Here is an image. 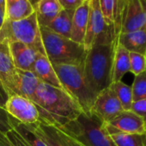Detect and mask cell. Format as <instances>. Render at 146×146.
<instances>
[{"instance_id":"obj_10","label":"cell","mask_w":146,"mask_h":146,"mask_svg":"<svg viewBox=\"0 0 146 146\" xmlns=\"http://www.w3.org/2000/svg\"><path fill=\"white\" fill-rule=\"evenodd\" d=\"M108 30H113L114 28L109 26L102 13L99 0H90V11L86 34L84 40V46L86 51H89L96 40ZM115 32V31H114Z\"/></svg>"},{"instance_id":"obj_18","label":"cell","mask_w":146,"mask_h":146,"mask_svg":"<svg viewBox=\"0 0 146 146\" xmlns=\"http://www.w3.org/2000/svg\"><path fill=\"white\" fill-rule=\"evenodd\" d=\"M40 27H46L64 10L58 0H39L34 6Z\"/></svg>"},{"instance_id":"obj_20","label":"cell","mask_w":146,"mask_h":146,"mask_svg":"<svg viewBox=\"0 0 146 146\" xmlns=\"http://www.w3.org/2000/svg\"><path fill=\"white\" fill-rule=\"evenodd\" d=\"M127 72H130V52L117 42L113 56L112 83L121 81Z\"/></svg>"},{"instance_id":"obj_32","label":"cell","mask_w":146,"mask_h":146,"mask_svg":"<svg viewBox=\"0 0 146 146\" xmlns=\"http://www.w3.org/2000/svg\"><path fill=\"white\" fill-rule=\"evenodd\" d=\"M131 111H132L143 119L146 128V99L133 102Z\"/></svg>"},{"instance_id":"obj_38","label":"cell","mask_w":146,"mask_h":146,"mask_svg":"<svg viewBox=\"0 0 146 146\" xmlns=\"http://www.w3.org/2000/svg\"><path fill=\"white\" fill-rule=\"evenodd\" d=\"M0 146H5V144H3L1 142H0Z\"/></svg>"},{"instance_id":"obj_21","label":"cell","mask_w":146,"mask_h":146,"mask_svg":"<svg viewBox=\"0 0 146 146\" xmlns=\"http://www.w3.org/2000/svg\"><path fill=\"white\" fill-rule=\"evenodd\" d=\"M35 12L29 0H5V19L18 21Z\"/></svg>"},{"instance_id":"obj_37","label":"cell","mask_w":146,"mask_h":146,"mask_svg":"<svg viewBox=\"0 0 146 146\" xmlns=\"http://www.w3.org/2000/svg\"><path fill=\"white\" fill-rule=\"evenodd\" d=\"M38 1H39V0H29V2L31 3V5H32L33 6H35V4H36Z\"/></svg>"},{"instance_id":"obj_12","label":"cell","mask_w":146,"mask_h":146,"mask_svg":"<svg viewBox=\"0 0 146 146\" xmlns=\"http://www.w3.org/2000/svg\"><path fill=\"white\" fill-rule=\"evenodd\" d=\"M40 83V81L32 70L16 69L8 94L21 96L33 101Z\"/></svg>"},{"instance_id":"obj_2","label":"cell","mask_w":146,"mask_h":146,"mask_svg":"<svg viewBox=\"0 0 146 146\" xmlns=\"http://www.w3.org/2000/svg\"><path fill=\"white\" fill-rule=\"evenodd\" d=\"M32 102L39 110V122L57 128L66 125L84 113L78 102L65 90L41 82Z\"/></svg>"},{"instance_id":"obj_27","label":"cell","mask_w":146,"mask_h":146,"mask_svg":"<svg viewBox=\"0 0 146 146\" xmlns=\"http://www.w3.org/2000/svg\"><path fill=\"white\" fill-rule=\"evenodd\" d=\"M131 87L133 102L146 99V70L135 76Z\"/></svg>"},{"instance_id":"obj_35","label":"cell","mask_w":146,"mask_h":146,"mask_svg":"<svg viewBox=\"0 0 146 146\" xmlns=\"http://www.w3.org/2000/svg\"><path fill=\"white\" fill-rule=\"evenodd\" d=\"M5 21V11L0 9V29H1Z\"/></svg>"},{"instance_id":"obj_24","label":"cell","mask_w":146,"mask_h":146,"mask_svg":"<svg viewBox=\"0 0 146 146\" xmlns=\"http://www.w3.org/2000/svg\"><path fill=\"white\" fill-rule=\"evenodd\" d=\"M109 135L116 146H146V134L115 131Z\"/></svg>"},{"instance_id":"obj_16","label":"cell","mask_w":146,"mask_h":146,"mask_svg":"<svg viewBox=\"0 0 146 146\" xmlns=\"http://www.w3.org/2000/svg\"><path fill=\"white\" fill-rule=\"evenodd\" d=\"M100 8L106 23L114 28L116 37L120 33L123 0H99Z\"/></svg>"},{"instance_id":"obj_28","label":"cell","mask_w":146,"mask_h":146,"mask_svg":"<svg viewBox=\"0 0 146 146\" xmlns=\"http://www.w3.org/2000/svg\"><path fill=\"white\" fill-rule=\"evenodd\" d=\"M0 142L5 146H29L15 129L8 131L6 134L0 132Z\"/></svg>"},{"instance_id":"obj_39","label":"cell","mask_w":146,"mask_h":146,"mask_svg":"<svg viewBox=\"0 0 146 146\" xmlns=\"http://www.w3.org/2000/svg\"><path fill=\"white\" fill-rule=\"evenodd\" d=\"M84 1H86V0H84Z\"/></svg>"},{"instance_id":"obj_11","label":"cell","mask_w":146,"mask_h":146,"mask_svg":"<svg viewBox=\"0 0 146 146\" xmlns=\"http://www.w3.org/2000/svg\"><path fill=\"white\" fill-rule=\"evenodd\" d=\"M108 134L115 131L134 134H146L144 122L132 111H123L113 119L104 123Z\"/></svg>"},{"instance_id":"obj_14","label":"cell","mask_w":146,"mask_h":146,"mask_svg":"<svg viewBox=\"0 0 146 146\" xmlns=\"http://www.w3.org/2000/svg\"><path fill=\"white\" fill-rule=\"evenodd\" d=\"M32 71L41 83L58 89H63L52 64L46 55L38 54L34 63Z\"/></svg>"},{"instance_id":"obj_13","label":"cell","mask_w":146,"mask_h":146,"mask_svg":"<svg viewBox=\"0 0 146 146\" xmlns=\"http://www.w3.org/2000/svg\"><path fill=\"white\" fill-rule=\"evenodd\" d=\"M9 48L14 65L17 69L32 70L39 52L29 46L17 41L9 43Z\"/></svg>"},{"instance_id":"obj_8","label":"cell","mask_w":146,"mask_h":146,"mask_svg":"<svg viewBox=\"0 0 146 146\" xmlns=\"http://www.w3.org/2000/svg\"><path fill=\"white\" fill-rule=\"evenodd\" d=\"M5 109L12 118L24 125L35 124L40 120L39 110L35 104L21 96H9Z\"/></svg>"},{"instance_id":"obj_22","label":"cell","mask_w":146,"mask_h":146,"mask_svg":"<svg viewBox=\"0 0 146 146\" xmlns=\"http://www.w3.org/2000/svg\"><path fill=\"white\" fill-rule=\"evenodd\" d=\"M74 11L73 10L64 9L46 28L59 35L70 39Z\"/></svg>"},{"instance_id":"obj_33","label":"cell","mask_w":146,"mask_h":146,"mask_svg":"<svg viewBox=\"0 0 146 146\" xmlns=\"http://www.w3.org/2000/svg\"><path fill=\"white\" fill-rule=\"evenodd\" d=\"M59 4L65 10H77L83 5L84 0H58Z\"/></svg>"},{"instance_id":"obj_9","label":"cell","mask_w":146,"mask_h":146,"mask_svg":"<svg viewBox=\"0 0 146 146\" xmlns=\"http://www.w3.org/2000/svg\"><path fill=\"white\" fill-rule=\"evenodd\" d=\"M123 111L116 95L108 87L96 96L90 113L96 116L103 123H108Z\"/></svg>"},{"instance_id":"obj_6","label":"cell","mask_w":146,"mask_h":146,"mask_svg":"<svg viewBox=\"0 0 146 146\" xmlns=\"http://www.w3.org/2000/svg\"><path fill=\"white\" fill-rule=\"evenodd\" d=\"M58 129L77 137L86 146H116L104 123L92 113H82L75 120Z\"/></svg>"},{"instance_id":"obj_5","label":"cell","mask_w":146,"mask_h":146,"mask_svg":"<svg viewBox=\"0 0 146 146\" xmlns=\"http://www.w3.org/2000/svg\"><path fill=\"white\" fill-rule=\"evenodd\" d=\"M15 41L23 43L35 50L37 52L46 55L40 29L35 12L29 17L18 21L5 19L0 29V42L9 44Z\"/></svg>"},{"instance_id":"obj_30","label":"cell","mask_w":146,"mask_h":146,"mask_svg":"<svg viewBox=\"0 0 146 146\" xmlns=\"http://www.w3.org/2000/svg\"><path fill=\"white\" fill-rule=\"evenodd\" d=\"M13 129L14 126L12 124V117L4 108L0 107V132L6 134Z\"/></svg>"},{"instance_id":"obj_29","label":"cell","mask_w":146,"mask_h":146,"mask_svg":"<svg viewBox=\"0 0 146 146\" xmlns=\"http://www.w3.org/2000/svg\"><path fill=\"white\" fill-rule=\"evenodd\" d=\"M146 70V56L130 52V72L134 76H137L140 73Z\"/></svg>"},{"instance_id":"obj_31","label":"cell","mask_w":146,"mask_h":146,"mask_svg":"<svg viewBox=\"0 0 146 146\" xmlns=\"http://www.w3.org/2000/svg\"><path fill=\"white\" fill-rule=\"evenodd\" d=\"M56 130L63 143L64 144V146H86L84 143H82L77 137H73L72 135L69 134L65 131L62 129H58L57 127H56Z\"/></svg>"},{"instance_id":"obj_25","label":"cell","mask_w":146,"mask_h":146,"mask_svg":"<svg viewBox=\"0 0 146 146\" xmlns=\"http://www.w3.org/2000/svg\"><path fill=\"white\" fill-rule=\"evenodd\" d=\"M112 90L116 95L119 102L121 104V107L124 111H131V105L133 102L132 90L131 87L125 84L122 81L113 82L109 86Z\"/></svg>"},{"instance_id":"obj_7","label":"cell","mask_w":146,"mask_h":146,"mask_svg":"<svg viewBox=\"0 0 146 146\" xmlns=\"http://www.w3.org/2000/svg\"><path fill=\"white\" fill-rule=\"evenodd\" d=\"M146 29V0H123L120 33Z\"/></svg>"},{"instance_id":"obj_23","label":"cell","mask_w":146,"mask_h":146,"mask_svg":"<svg viewBox=\"0 0 146 146\" xmlns=\"http://www.w3.org/2000/svg\"><path fill=\"white\" fill-rule=\"evenodd\" d=\"M37 136H39L48 146H64L59 137L56 127L41 122L27 125Z\"/></svg>"},{"instance_id":"obj_15","label":"cell","mask_w":146,"mask_h":146,"mask_svg":"<svg viewBox=\"0 0 146 146\" xmlns=\"http://www.w3.org/2000/svg\"><path fill=\"white\" fill-rule=\"evenodd\" d=\"M90 11V0H86L74 11L72 18L70 40L84 45Z\"/></svg>"},{"instance_id":"obj_3","label":"cell","mask_w":146,"mask_h":146,"mask_svg":"<svg viewBox=\"0 0 146 146\" xmlns=\"http://www.w3.org/2000/svg\"><path fill=\"white\" fill-rule=\"evenodd\" d=\"M63 90H65L82 108L90 114L96 96L90 88L84 72L83 64H52Z\"/></svg>"},{"instance_id":"obj_19","label":"cell","mask_w":146,"mask_h":146,"mask_svg":"<svg viewBox=\"0 0 146 146\" xmlns=\"http://www.w3.org/2000/svg\"><path fill=\"white\" fill-rule=\"evenodd\" d=\"M16 69L11 55L9 44L0 42V81L7 92L11 84Z\"/></svg>"},{"instance_id":"obj_26","label":"cell","mask_w":146,"mask_h":146,"mask_svg":"<svg viewBox=\"0 0 146 146\" xmlns=\"http://www.w3.org/2000/svg\"><path fill=\"white\" fill-rule=\"evenodd\" d=\"M12 124L14 129L23 137V138L29 144V146H48L27 125L20 123L14 118H12Z\"/></svg>"},{"instance_id":"obj_36","label":"cell","mask_w":146,"mask_h":146,"mask_svg":"<svg viewBox=\"0 0 146 146\" xmlns=\"http://www.w3.org/2000/svg\"><path fill=\"white\" fill-rule=\"evenodd\" d=\"M0 9L5 11V0H0Z\"/></svg>"},{"instance_id":"obj_34","label":"cell","mask_w":146,"mask_h":146,"mask_svg":"<svg viewBox=\"0 0 146 146\" xmlns=\"http://www.w3.org/2000/svg\"><path fill=\"white\" fill-rule=\"evenodd\" d=\"M8 98H9V94L6 89L5 88V86L3 85L2 82L0 81V107L5 108V106Z\"/></svg>"},{"instance_id":"obj_4","label":"cell","mask_w":146,"mask_h":146,"mask_svg":"<svg viewBox=\"0 0 146 146\" xmlns=\"http://www.w3.org/2000/svg\"><path fill=\"white\" fill-rule=\"evenodd\" d=\"M46 57L53 64H83L87 51L84 46L59 35L46 27H40Z\"/></svg>"},{"instance_id":"obj_17","label":"cell","mask_w":146,"mask_h":146,"mask_svg":"<svg viewBox=\"0 0 146 146\" xmlns=\"http://www.w3.org/2000/svg\"><path fill=\"white\" fill-rule=\"evenodd\" d=\"M117 42L129 52H136L146 56V29L119 34Z\"/></svg>"},{"instance_id":"obj_1","label":"cell","mask_w":146,"mask_h":146,"mask_svg":"<svg viewBox=\"0 0 146 146\" xmlns=\"http://www.w3.org/2000/svg\"><path fill=\"white\" fill-rule=\"evenodd\" d=\"M116 44L115 33L109 30L101 35L91 48L87 51L83 68L86 81L96 96L108 88L112 84Z\"/></svg>"}]
</instances>
